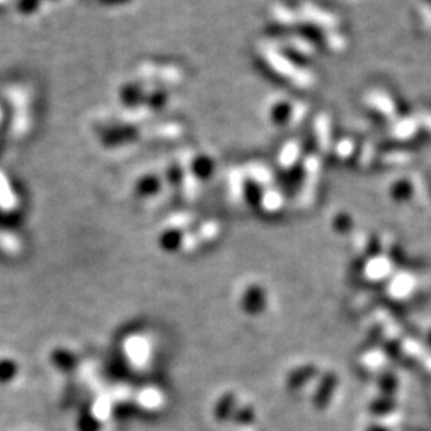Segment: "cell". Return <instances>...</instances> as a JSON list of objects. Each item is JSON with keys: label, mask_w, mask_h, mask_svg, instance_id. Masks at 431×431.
I'll list each match as a JSON object with an SVG mask.
<instances>
[{"label": "cell", "mask_w": 431, "mask_h": 431, "mask_svg": "<svg viewBox=\"0 0 431 431\" xmlns=\"http://www.w3.org/2000/svg\"><path fill=\"white\" fill-rule=\"evenodd\" d=\"M265 58L268 59L269 65L277 71V73L290 78L300 87H308L312 84L314 76L310 73V71L297 67L289 59H286L275 49H268L265 52Z\"/></svg>", "instance_id": "obj_1"}, {"label": "cell", "mask_w": 431, "mask_h": 431, "mask_svg": "<svg viewBox=\"0 0 431 431\" xmlns=\"http://www.w3.org/2000/svg\"><path fill=\"white\" fill-rule=\"evenodd\" d=\"M149 351H150V346L148 340L140 336L129 338L125 343V353L128 354V357L132 362H137V363L146 362L149 357Z\"/></svg>", "instance_id": "obj_2"}, {"label": "cell", "mask_w": 431, "mask_h": 431, "mask_svg": "<svg viewBox=\"0 0 431 431\" xmlns=\"http://www.w3.org/2000/svg\"><path fill=\"white\" fill-rule=\"evenodd\" d=\"M17 206V198L12 188V184L8 181V178L0 174V209L5 211H12Z\"/></svg>", "instance_id": "obj_3"}, {"label": "cell", "mask_w": 431, "mask_h": 431, "mask_svg": "<svg viewBox=\"0 0 431 431\" xmlns=\"http://www.w3.org/2000/svg\"><path fill=\"white\" fill-rule=\"evenodd\" d=\"M245 171L249 175V178L253 179V181H255L257 184H259V185H269L273 181L272 172L262 164L251 163L249 165H246Z\"/></svg>", "instance_id": "obj_4"}, {"label": "cell", "mask_w": 431, "mask_h": 431, "mask_svg": "<svg viewBox=\"0 0 431 431\" xmlns=\"http://www.w3.org/2000/svg\"><path fill=\"white\" fill-rule=\"evenodd\" d=\"M299 154H300V146L299 143L296 141H290L287 143V145L284 146V149L281 150V154H280V165L284 167V168H290L296 160L299 159Z\"/></svg>", "instance_id": "obj_5"}, {"label": "cell", "mask_w": 431, "mask_h": 431, "mask_svg": "<svg viewBox=\"0 0 431 431\" xmlns=\"http://www.w3.org/2000/svg\"><path fill=\"white\" fill-rule=\"evenodd\" d=\"M229 185H230V194L231 196L241 202L244 199V179H242V172L233 170L229 174Z\"/></svg>", "instance_id": "obj_6"}, {"label": "cell", "mask_w": 431, "mask_h": 431, "mask_svg": "<svg viewBox=\"0 0 431 431\" xmlns=\"http://www.w3.org/2000/svg\"><path fill=\"white\" fill-rule=\"evenodd\" d=\"M19 373V367L12 358H0V382L8 384L12 382Z\"/></svg>", "instance_id": "obj_7"}, {"label": "cell", "mask_w": 431, "mask_h": 431, "mask_svg": "<svg viewBox=\"0 0 431 431\" xmlns=\"http://www.w3.org/2000/svg\"><path fill=\"white\" fill-rule=\"evenodd\" d=\"M315 132L319 137V145L322 149L329 146V122L325 115H321L315 119Z\"/></svg>", "instance_id": "obj_8"}, {"label": "cell", "mask_w": 431, "mask_h": 431, "mask_svg": "<svg viewBox=\"0 0 431 431\" xmlns=\"http://www.w3.org/2000/svg\"><path fill=\"white\" fill-rule=\"evenodd\" d=\"M283 205V196L276 189H268L262 196V206L268 211H276Z\"/></svg>", "instance_id": "obj_9"}, {"label": "cell", "mask_w": 431, "mask_h": 431, "mask_svg": "<svg viewBox=\"0 0 431 431\" xmlns=\"http://www.w3.org/2000/svg\"><path fill=\"white\" fill-rule=\"evenodd\" d=\"M184 195L187 199L189 200H194L198 194H199V181L198 178L192 174V172H187L185 178H184Z\"/></svg>", "instance_id": "obj_10"}, {"label": "cell", "mask_w": 431, "mask_h": 431, "mask_svg": "<svg viewBox=\"0 0 431 431\" xmlns=\"http://www.w3.org/2000/svg\"><path fill=\"white\" fill-rule=\"evenodd\" d=\"M301 14H303L304 17H307L308 20H312V21L319 23V24H325V25L335 21L334 19L328 17L329 14L322 13L319 9H315V8H312V6H304V8L301 9Z\"/></svg>", "instance_id": "obj_11"}, {"label": "cell", "mask_w": 431, "mask_h": 431, "mask_svg": "<svg viewBox=\"0 0 431 431\" xmlns=\"http://www.w3.org/2000/svg\"><path fill=\"white\" fill-rule=\"evenodd\" d=\"M219 233H220V227L218 223H214V222H209L200 227V238L205 241L216 238Z\"/></svg>", "instance_id": "obj_12"}, {"label": "cell", "mask_w": 431, "mask_h": 431, "mask_svg": "<svg viewBox=\"0 0 431 431\" xmlns=\"http://www.w3.org/2000/svg\"><path fill=\"white\" fill-rule=\"evenodd\" d=\"M275 12V17L280 21V23H284V24H292L296 21V16L286 8H275L273 9Z\"/></svg>", "instance_id": "obj_13"}, {"label": "cell", "mask_w": 431, "mask_h": 431, "mask_svg": "<svg viewBox=\"0 0 431 431\" xmlns=\"http://www.w3.org/2000/svg\"><path fill=\"white\" fill-rule=\"evenodd\" d=\"M189 216H187V214H178V216H174L172 219H170V226H172V227H184V226H187L188 223H189Z\"/></svg>", "instance_id": "obj_14"}, {"label": "cell", "mask_w": 431, "mask_h": 431, "mask_svg": "<svg viewBox=\"0 0 431 431\" xmlns=\"http://www.w3.org/2000/svg\"><path fill=\"white\" fill-rule=\"evenodd\" d=\"M307 113V108L303 105V104H299L296 108H294V113L292 115V124H297L300 122V119L305 115Z\"/></svg>", "instance_id": "obj_15"}, {"label": "cell", "mask_w": 431, "mask_h": 431, "mask_svg": "<svg viewBox=\"0 0 431 431\" xmlns=\"http://www.w3.org/2000/svg\"><path fill=\"white\" fill-rule=\"evenodd\" d=\"M374 431H386L385 428H374Z\"/></svg>", "instance_id": "obj_16"}]
</instances>
